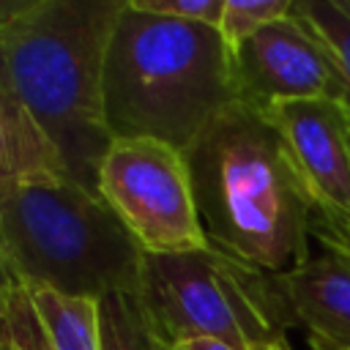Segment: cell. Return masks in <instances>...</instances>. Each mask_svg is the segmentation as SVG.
Listing matches in <instances>:
<instances>
[{"instance_id":"6da1fadb","label":"cell","mask_w":350,"mask_h":350,"mask_svg":"<svg viewBox=\"0 0 350 350\" xmlns=\"http://www.w3.org/2000/svg\"><path fill=\"white\" fill-rule=\"evenodd\" d=\"M123 0H0V129L11 183L68 175L98 194L115 142L101 66Z\"/></svg>"},{"instance_id":"7a4b0ae2","label":"cell","mask_w":350,"mask_h":350,"mask_svg":"<svg viewBox=\"0 0 350 350\" xmlns=\"http://www.w3.org/2000/svg\"><path fill=\"white\" fill-rule=\"evenodd\" d=\"M183 156L211 246L273 276L312 257L314 202L265 112L230 104Z\"/></svg>"},{"instance_id":"3957f363","label":"cell","mask_w":350,"mask_h":350,"mask_svg":"<svg viewBox=\"0 0 350 350\" xmlns=\"http://www.w3.org/2000/svg\"><path fill=\"white\" fill-rule=\"evenodd\" d=\"M101 101L112 139H159L180 153L238 98L219 27L156 16L123 0L107 38Z\"/></svg>"},{"instance_id":"277c9868","label":"cell","mask_w":350,"mask_h":350,"mask_svg":"<svg viewBox=\"0 0 350 350\" xmlns=\"http://www.w3.org/2000/svg\"><path fill=\"white\" fill-rule=\"evenodd\" d=\"M0 249L25 287L85 301L142 290L145 252L104 197L68 175H33L3 191Z\"/></svg>"},{"instance_id":"5b68a950","label":"cell","mask_w":350,"mask_h":350,"mask_svg":"<svg viewBox=\"0 0 350 350\" xmlns=\"http://www.w3.org/2000/svg\"><path fill=\"white\" fill-rule=\"evenodd\" d=\"M139 301L167 347L216 339L238 350H271L295 328L279 276L216 246L145 254Z\"/></svg>"},{"instance_id":"8992f818","label":"cell","mask_w":350,"mask_h":350,"mask_svg":"<svg viewBox=\"0 0 350 350\" xmlns=\"http://www.w3.org/2000/svg\"><path fill=\"white\" fill-rule=\"evenodd\" d=\"M98 194L145 254L208 246L186 156L159 139H115L98 170Z\"/></svg>"},{"instance_id":"52a82bcc","label":"cell","mask_w":350,"mask_h":350,"mask_svg":"<svg viewBox=\"0 0 350 350\" xmlns=\"http://www.w3.org/2000/svg\"><path fill=\"white\" fill-rule=\"evenodd\" d=\"M238 98L254 109L282 101H345V82L314 30L290 8L232 49Z\"/></svg>"},{"instance_id":"ba28073f","label":"cell","mask_w":350,"mask_h":350,"mask_svg":"<svg viewBox=\"0 0 350 350\" xmlns=\"http://www.w3.org/2000/svg\"><path fill=\"white\" fill-rule=\"evenodd\" d=\"M265 118L282 134L314 202V224H350V107L331 98L282 101Z\"/></svg>"},{"instance_id":"9c48e42d","label":"cell","mask_w":350,"mask_h":350,"mask_svg":"<svg viewBox=\"0 0 350 350\" xmlns=\"http://www.w3.org/2000/svg\"><path fill=\"white\" fill-rule=\"evenodd\" d=\"M295 323L336 347L350 350V257L323 246L301 268L279 276Z\"/></svg>"},{"instance_id":"30bf717a","label":"cell","mask_w":350,"mask_h":350,"mask_svg":"<svg viewBox=\"0 0 350 350\" xmlns=\"http://www.w3.org/2000/svg\"><path fill=\"white\" fill-rule=\"evenodd\" d=\"M27 295L41 323L46 350H101L98 301L68 298L44 287H27Z\"/></svg>"},{"instance_id":"8fae6325","label":"cell","mask_w":350,"mask_h":350,"mask_svg":"<svg viewBox=\"0 0 350 350\" xmlns=\"http://www.w3.org/2000/svg\"><path fill=\"white\" fill-rule=\"evenodd\" d=\"M101 350H170L145 314L139 295L112 293L98 301Z\"/></svg>"},{"instance_id":"7c38bea8","label":"cell","mask_w":350,"mask_h":350,"mask_svg":"<svg viewBox=\"0 0 350 350\" xmlns=\"http://www.w3.org/2000/svg\"><path fill=\"white\" fill-rule=\"evenodd\" d=\"M46 350L41 323L33 312L27 287L19 282L0 249V350Z\"/></svg>"},{"instance_id":"4fadbf2b","label":"cell","mask_w":350,"mask_h":350,"mask_svg":"<svg viewBox=\"0 0 350 350\" xmlns=\"http://www.w3.org/2000/svg\"><path fill=\"white\" fill-rule=\"evenodd\" d=\"M293 11L328 49L345 82V104L350 107V11L342 5V0H293Z\"/></svg>"},{"instance_id":"5bb4252c","label":"cell","mask_w":350,"mask_h":350,"mask_svg":"<svg viewBox=\"0 0 350 350\" xmlns=\"http://www.w3.org/2000/svg\"><path fill=\"white\" fill-rule=\"evenodd\" d=\"M290 8H293V0H227L219 33L230 44V49H235L260 27L287 16Z\"/></svg>"},{"instance_id":"9a60e30c","label":"cell","mask_w":350,"mask_h":350,"mask_svg":"<svg viewBox=\"0 0 350 350\" xmlns=\"http://www.w3.org/2000/svg\"><path fill=\"white\" fill-rule=\"evenodd\" d=\"M131 3L139 11H148L156 16H172V19H186V22L219 27L227 0H131Z\"/></svg>"},{"instance_id":"2e32d148","label":"cell","mask_w":350,"mask_h":350,"mask_svg":"<svg viewBox=\"0 0 350 350\" xmlns=\"http://www.w3.org/2000/svg\"><path fill=\"white\" fill-rule=\"evenodd\" d=\"M312 238L320 241V246L336 249L342 254L350 257V224L347 227H323V224H312Z\"/></svg>"},{"instance_id":"e0dca14e","label":"cell","mask_w":350,"mask_h":350,"mask_svg":"<svg viewBox=\"0 0 350 350\" xmlns=\"http://www.w3.org/2000/svg\"><path fill=\"white\" fill-rule=\"evenodd\" d=\"M170 350H238L232 345H224V342H216V339H186Z\"/></svg>"},{"instance_id":"ac0fdd59","label":"cell","mask_w":350,"mask_h":350,"mask_svg":"<svg viewBox=\"0 0 350 350\" xmlns=\"http://www.w3.org/2000/svg\"><path fill=\"white\" fill-rule=\"evenodd\" d=\"M11 186V156H8V145H5V134L0 129V197L3 191Z\"/></svg>"},{"instance_id":"d6986e66","label":"cell","mask_w":350,"mask_h":350,"mask_svg":"<svg viewBox=\"0 0 350 350\" xmlns=\"http://www.w3.org/2000/svg\"><path fill=\"white\" fill-rule=\"evenodd\" d=\"M306 342H309L312 350H345V347H336V345H331V342H325L320 336H312V334H306Z\"/></svg>"},{"instance_id":"ffe728a7","label":"cell","mask_w":350,"mask_h":350,"mask_svg":"<svg viewBox=\"0 0 350 350\" xmlns=\"http://www.w3.org/2000/svg\"><path fill=\"white\" fill-rule=\"evenodd\" d=\"M271 350H293V347H290V342H282V345H276V347H271Z\"/></svg>"},{"instance_id":"44dd1931","label":"cell","mask_w":350,"mask_h":350,"mask_svg":"<svg viewBox=\"0 0 350 350\" xmlns=\"http://www.w3.org/2000/svg\"><path fill=\"white\" fill-rule=\"evenodd\" d=\"M342 5H345V8H347V11H350V0H342Z\"/></svg>"},{"instance_id":"7402d4cb","label":"cell","mask_w":350,"mask_h":350,"mask_svg":"<svg viewBox=\"0 0 350 350\" xmlns=\"http://www.w3.org/2000/svg\"><path fill=\"white\" fill-rule=\"evenodd\" d=\"M16 350H30V347H16Z\"/></svg>"}]
</instances>
